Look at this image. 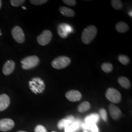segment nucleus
<instances>
[{
	"label": "nucleus",
	"mask_w": 132,
	"mask_h": 132,
	"mask_svg": "<svg viewBox=\"0 0 132 132\" xmlns=\"http://www.w3.org/2000/svg\"><path fill=\"white\" fill-rule=\"evenodd\" d=\"M59 12L63 16L67 17H73L75 15V12L73 10L66 6L60 7Z\"/></svg>",
	"instance_id": "nucleus-13"
},
{
	"label": "nucleus",
	"mask_w": 132,
	"mask_h": 132,
	"mask_svg": "<svg viewBox=\"0 0 132 132\" xmlns=\"http://www.w3.org/2000/svg\"><path fill=\"white\" fill-rule=\"evenodd\" d=\"M118 61L124 65H126L130 62L129 57L125 55H120L118 57Z\"/></svg>",
	"instance_id": "nucleus-20"
},
{
	"label": "nucleus",
	"mask_w": 132,
	"mask_h": 132,
	"mask_svg": "<svg viewBox=\"0 0 132 132\" xmlns=\"http://www.w3.org/2000/svg\"><path fill=\"white\" fill-rule=\"evenodd\" d=\"M90 130L92 132H98V128L97 127V126L95 124L90 125Z\"/></svg>",
	"instance_id": "nucleus-28"
},
{
	"label": "nucleus",
	"mask_w": 132,
	"mask_h": 132,
	"mask_svg": "<svg viewBox=\"0 0 132 132\" xmlns=\"http://www.w3.org/2000/svg\"><path fill=\"white\" fill-rule=\"evenodd\" d=\"M118 83L123 88L128 89L131 86V83L129 80L124 76H120L118 79Z\"/></svg>",
	"instance_id": "nucleus-16"
},
{
	"label": "nucleus",
	"mask_w": 132,
	"mask_h": 132,
	"mask_svg": "<svg viewBox=\"0 0 132 132\" xmlns=\"http://www.w3.org/2000/svg\"><path fill=\"white\" fill-rule=\"evenodd\" d=\"M40 62V59L37 56H29L24 58L21 63L22 68L26 70L32 69L38 66Z\"/></svg>",
	"instance_id": "nucleus-2"
},
{
	"label": "nucleus",
	"mask_w": 132,
	"mask_h": 132,
	"mask_svg": "<svg viewBox=\"0 0 132 132\" xmlns=\"http://www.w3.org/2000/svg\"><path fill=\"white\" fill-rule=\"evenodd\" d=\"M15 63L12 60H8L6 62L3 69V72L5 76H9L14 71Z\"/></svg>",
	"instance_id": "nucleus-10"
},
{
	"label": "nucleus",
	"mask_w": 132,
	"mask_h": 132,
	"mask_svg": "<svg viewBox=\"0 0 132 132\" xmlns=\"http://www.w3.org/2000/svg\"><path fill=\"white\" fill-rule=\"evenodd\" d=\"M57 29L58 35L63 38H66L69 34L71 33L72 31V29L71 26L69 24L65 23L60 24Z\"/></svg>",
	"instance_id": "nucleus-8"
},
{
	"label": "nucleus",
	"mask_w": 132,
	"mask_h": 132,
	"mask_svg": "<svg viewBox=\"0 0 132 132\" xmlns=\"http://www.w3.org/2000/svg\"></svg>",
	"instance_id": "nucleus-36"
},
{
	"label": "nucleus",
	"mask_w": 132,
	"mask_h": 132,
	"mask_svg": "<svg viewBox=\"0 0 132 132\" xmlns=\"http://www.w3.org/2000/svg\"><path fill=\"white\" fill-rule=\"evenodd\" d=\"M35 132H47V131L44 126L39 125L35 128Z\"/></svg>",
	"instance_id": "nucleus-25"
},
{
	"label": "nucleus",
	"mask_w": 132,
	"mask_h": 132,
	"mask_svg": "<svg viewBox=\"0 0 132 132\" xmlns=\"http://www.w3.org/2000/svg\"><path fill=\"white\" fill-rule=\"evenodd\" d=\"M111 3L112 6L114 10H121L123 6L122 2L120 0H112Z\"/></svg>",
	"instance_id": "nucleus-18"
},
{
	"label": "nucleus",
	"mask_w": 132,
	"mask_h": 132,
	"mask_svg": "<svg viewBox=\"0 0 132 132\" xmlns=\"http://www.w3.org/2000/svg\"><path fill=\"white\" fill-rule=\"evenodd\" d=\"M71 62V59L69 57L65 56H59L52 61V66L55 69L61 70L69 66Z\"/></svg>",
	"instance_id": "nucleus-3"
},
{
	"label": "nucleus",
	"mask_w": 132,
	"mask_h": 132,
	"mask_svg": "<svg viewBox=\"0 0 132 132\" xmlns=\"http://www.w3.org/2000/svg\"><path fill=\"white\" fill-rule=\"evenodd\" d=\"M116 29L119 33H125L128 30L129 26L125 22H119L116 24Z\"/></svg>",
	"instance_id": "nucleus-14"
},
{
	"label": "nucleus",
	"mask_w": 132,
	"mask_h": 132,
	"mask_svg": "<svg viewBox=\"0 0 132 132\" xmlns=\"http://www.w3.org/2000/svg\"><path fill=\"white\" fill-rule=\"evenodd\" d=\"M65 132H73L70 125H68V126H66L65 128Z\"/></svg>",
	"instance_id": "nucleus-29"
},
{
	"label": "nucleus",
	"mask_w": 132,
	"mask_h": 132,
	"mask_svg": "<svg viewBox=\"0 0 132 132\" xmlns=\"http://www.w3.org/2000/svg\"><path fill=\"white\" fill-rule=\"evenodd\" d=\"M48 1L47 0H31L30 1V2L31 4L34 5H39L44 4L46 3H47Z\"/></svg>",
	"instance_id": "nucleus-23"
},
{
	"label": "nucleus",
	"mask_w": 132,
	"mask_h": 132,
	"mask_svg": "<svg viewBox=\"0 0 132 132\" xmlns=\"http://www.w3.org/2000/svg\"><path fill=\"white\" fill-rule=\"evenodd\" d=\"M11 33L14 40L17 42L22 44L24 42L25 35L24 31L19 26H15L12 29Z\"/></svg>",
	"instance_id": "nucleus-6"
},
{
	"label": "nucleus",
	"mask_w": 132,
	"mask_h": 132,
	"mask_svg": "<svg viewBox=\"0 0 132 132\" xmlns=\"http://www.w3.org/2000/svg\"><path fill=\"white\" fill-rule=\"evenodd\" d=\"M71 126L73 131H75L79 128V123L77 122H75L72 124V125H71Z\"/></svg>",
	"instance_id": "nucleus-27"
},
{
	"label": "nucleus",
	"mask_w": 132,
	"mask_h": 132,
	"mask_svg": "<svg viewBox=\"0 0 132 132\" xmlns=\"http://www.w3.org/2000/svg\"><path fill=\"white\" fill-rule=\"evenodd\" d=\"M18 132H26V131H18Z\"/></svg>",
	"instance_id": "nucleus-33"
},
{
	"label": "nucleus",
	"mask_w": 132,
	"mask_h": 132,
	"mask_svg": "<svg viewBox=\"0 0 132 132\" xmlns=\"http://www.w3.org/2000/svg\"><path fill=\"white\" fill-rule=\"evenodd\" d=\"M52 38V34L49 30H45L37 38L38 44L41 46H46L51 42Z\"/></svg>",
	"instance_id": "nucleus-5"
},
{
	"label": "nucleus",
	"mask_w": 132,
	"mask_h": 132,
	"mask_svg": "<svg viewBox=\"0 0 132 132\" xmlns=\"http://www.w3.org/2000/svg\"><path fill=\"white\" fill-rule=\"evenodd\" d=\"M22 8L24 9V10H26V8L25 7H24V6H22Z\"/></svg>",
	"instance_id": "nucleus-34"
},
{
	"label": "nucleus",
	"mask_w": 132,
	"mask_h": 132,
	"mask_svg": "<svg viewBox=\"0 0 132 132\" xmlns=\"http://www.w3.org/2000/svg\"><path fill=\"white\" fill-rule=\"evenodd\" d=\"M66 97L70 101L76 102L81 99L82 94L78 90H71L66 93Z\"/></svg>",
	"instance_id": "nucleus-9"
},
{
	"label": "nucleus",
	"mask_w": 132,
	"mask_h": 132,
	"mask_svg": "<svg viewBox=\"0 0 132 132\" xmlns=\"http://www.w3.org/2000/svg\"><path fill=\"white\" fill-rule=\"evenodd\" d=\"M109 112L113 119L117 120L121 117V112L118 107L113 104H110L109 106Z\"/></svg>",
	"instance_id": "nucleus-12"
},
{
	"label": "nucleus",
	"mask_w": 132,
	"mask_h": 132,
	"mask_svg": "<svg viewBox=\"0 0 132 132\" xmlns=\"http://www.w3.org/2000/svg\"><path fill=\"white\" fill-rule=\"evenodd\" d=\"M84 132H87V131H84Z\"/></svg>",
	"instance_id": "nucleus-35"
},
{
	"label": "nucleus",
	"mask_w": 132,
	"mask_h": 132,
	"mask_svg": "<svg viewBox=\"0 0 132 132\" xmlns=\"http://www.w3.org/2000/svg\"><path fill=\"white\" fill-rule=\"evenodd\" d=\"M2 5V1L1 0H0V9H1V8Z\"/></svg>",
	"instance_id": "nucleus-31"
},
{
	"label": "nucleus",
	"mask_w": 132,
	"mask_h": 132,
	"mask_svg": "<svg viewBox=\"0 0 132 132\" xmlns=\"http://www.w3.org/2000/svg\"><path fill=\"white\" fill-rule=\"evenodd\" d=\"M10 2L11 5L13 6L18 7L20 5H21L25 2L24 0H11Z\"/></svg>",
	"instance_id": "nucleus-22"
},
{
	"label": "nucleus",
	"mask_w": 132,
	"mask_h": 132,
	"mask_svg": "<svg viewBox=\"0 0 132 132\" xmlns=\"http://www.w3.org/2000/svg\"><path fill=\"white\" fill-rule=\"evenodd\" d=\"M62 1L66 5L72 6H75L76 4V1L75 0H63Z\"/></svg>",
	"instance_id": "nucleus-26"
},
{
	"label": "nucleus",
	"mask_w": 132,
	"mask_h": 132,
	"mask_svg": "<svg viewBox=\"0 0 132 132\" xmlns=\"http://www.w3.org/2000/svg\"><path fill=\"white\" fill-rule=\"evenodd\" d=\"M10 103V97L6 94L0 95V112L8 108Z\"/></svg>",
	"instance_id": "nucleus-11"
},
{
	"label": "nucleus",
	"mask_w": 132,
	"mask_h": 132,
	"mask_svg": "<svg viewBox=\"0 0 132 132\" xmlns=\"http://www.w3.org/2000/svg\"><path fill=\"white\" fill-rule=\"evenodd\" d=\"M101 69L105 73H109L113 70V67L111 64L109 63H105L102 65Z\"/></svg>",
	"instance_id": "nucleus-19"
},
{
	"label": "nucleus",
	"mask_w": 132,
	"mask_h": 132,
	"mask_svg": "<svg viewBox=\"0 0 132 132\" xmlns=\"http://www.w3.org/2000/svg\"><path fill=\"white\" fill-rule=\"evenodd\" d=\"M97 32V29L94 26L90 25L87 27L82 33V41L85 44H89L95 37Z\"/></svg>",
	"instance_id": "nucleus-1"
},
{
	"label": "nucleus",
	"mask_w": 132,
	"mask_h": 132,
	"mask_svg": "<svg viewBox=\"0 0 132 132\" xmlns=\"http://www.w3.org/2000/svg\"><path fill=\"white\" fill-rule=\"evenodd\" d=\"M71 122H72L69 120L62 119L58 123V128L59 129H62L63 127H65L66 126H68V125H69L71 123Z\"/></svg>",
	"instance_id": "nucleus-21"
},
{
	"label": "nucleus",
	"mask_w": 132,
	"mask_h": 132,
	"mask_svg": "<svg viewBox=\"0 0 132 132\" xmlns=\"http://www.w3.org/2000/svg\"><path fill=\"white\" fill-rule=\"evenodd\" d=\"M99 113L103 120L105 121H106L107 120V113L106 111L104 109H101L99 111Z\"/></svg>",
	"instance_id": "nucleus-24"
},
{
	"label": "nucleus",
	"mask_w": 132,
	"mask_h": 132,
	"mask_svg": "<svg viewBox=\"0 0 132 132\" xmlns=\"http://www.w3.org/2000/svg\"><path fill=\"white\" fill-rule=\"evenodd\" d=\"M106 97L109 100L114 103H118L121 99V95L118 90L113 88H110L107 90Z\"/></svg>",
	"instance_id": "nucleus-4"
},
{
	"label": "nucleus",
	"mask_w": 132,
	"mask_h": 132,
	"mask_svg": "<svg viewBox=\"0 0 132 132\" xmlns=\"http://www.w3.org/2000/svg\"><path fill=\"white\" fill-rule=\"evenodd\" d=\"M90 103L87 101H85L81 103L78 106V111L81 113L85 112L88 111L90 109Z\"/></svg>",
	"instance_id": "nucleus-17"
},
{
	"label": "nucleus",
	"mask_w": 132,
	"mask_h": 132,
	"mask_svg": "<svg viewBox=\"0 0 132 132\" xmlns=\"http://www.w3.org/2000/svg\"><path fill=\"white\" fill-rule=\"evenodd\" d=\"M2 31H1V29H0V36H2Z\"/></svg>",
	"instance_id": "nucleus-32"
},
{
	"label": "nucleus",
	"mask_w": 132,
	"mask_h": 132,
	"mask_svg": "<svg viewBox=\"0 0 132 132\" xmlns=\"http://www.w3.org/2000/svg\"><path fill=\"white\" fill-rule=\"evenodd\" d=\"M15 125L14 121L10 118L0 119V131L7 132L11 130Z\"/></svg>",
	"instance_id": "nucleus-7"
},
{
	"label": "nucleus",
	"mask_w": 132,
	"mask_h": 132,
	"mask_svg": "<svg viewBox=\"0 0 132 132\" xmlns=\"http://www.w3.org/2000/svg\"><path fill=\"white\" fill-rule=\"evenodd\" d=\"M82 127H83V128L84 129H86V130H87V129L90 130V125L88 124H87V123H84V124H83L82 125Z\"/></svg>",
	"instance_id": "nucleus-30"
},
{
	"label": "nucleus",
	"mask_w": 132,
	"mask_h": 132,
	"mask_svg": "<svg viewBox=\"0 0 132 132\" xmlns=\"http://www.w3.org/2000/svg\"><path fill=\"white\" fill-rule=\"evenodd\" d=\"M99 119V115L96 113H94L87 117L85 119V123L89 125L94 124L97 122Z\"/></svg>",
	"instance_id": "nucleus-15"
}]
</instances>
